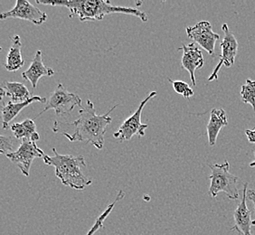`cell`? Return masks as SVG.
<instances>
[{
	"label": "cell",
	"instance_id": "obj_1",
	"mask_svg": "<svg viewBox=\"0 0 255 235\" xmlns=\"http://www.w3.org/2000/svg\"><path fill=\"white\" fill-rule=\"evenodd\" d=\"M117 107L118 105H115L105 114L97 115L94 103L88 100L85 107L79 111L76 120L72 122L54 121L52 129L54 133L64 135L71 142L89 143L98 149H103L105 133L113 121L110 114Z\"/></svg>",
	"mask_w": 255,
	"mask_h": 235
},
{
	"label": "cell",
	"instance_id": "obj_2",
	"mask_svg": "<svg viewBox=\"0 0 255 235\" xmlns=\"http://www.w3.org/2000/svg\"><path fill=\"white\" fill-rule=\"evenodd\" d=\"M36 4L54 6H64L70 11V18L78 17L82 22L102 21L104 16L111 14H125L138 17L142 22H147V15L137 8L128 6L113 5L110 1L104 0H63V1H40Z\"/></svg>",
	"mask_w": 255,
	"mask_h": 235
},
{
	"label": "cell",
	"instance_id": "obj_3",
	"mask_svg": "<svg viewBox=\"0 0 255 235\" xmlns=\"http://www.w3.org/2000/svg\"><path fill=\"white\" fill-rule=\"evenodd\" d=\"M54 156L44 155V164L54 167L55 176L59 178L62 184L75 190H84L93 184V180L84 175L83 168L86 167L83 156L61 155L55 147H53Z\"/></svg>",
	"mask_w": 255,
	"mask_h": 235
},
{
	"label": "cell",
	"instance_id": "obj_4",
	"mask_svg": "<svg viewBox=\"0 0 255 235\" xmlns=\"http://www.w3.org/2000/svg\"><path fill=\"white\" fill-rule=\"evenodd\" d=\"M209 167L211 169V175L209 176V196L215 198L219 193L224 192L230 200H237L239 198V191L237 187L239 177L231 174L229 162L210 165Z\"/></svg>",
	"mask_w": 255,
	"mask_h": 235
},
{
	"label": "cell",
	"instance_id": "obj_5",
	"mask_svg": "<svg viewBox=\"0 0 255 235\" xmlns=\"http://www.w3.org/2000/svg\"><path fill=\"white\" fill-rule=\"evenodd\" d=\"M76 106L82 107V99L77 94L70 93L63 84H59L51 93L45 108L37 115V117H40L49 110H54L57 116H62L72 113Z\"/></svg>",
	"mask_w": 255,
	"mask_h": 235
},
{
	"label": "cell",
	"instance_id": "obj_6",
	"mask_svg": "<svg viewBox=\"0 0 255 235\" xmlns=\"http://www.w3.org/2000/svg\"><path fill=\"white\" fill-rule=\"evenodd\" d=\"M157 95L156 92L149 93L147 98L144 99L141 103L139 104L138 108L135 113L121 125L118 130L113 133V137L120 141H127L130 140L133 136L137 135L139 137L145 136V130L148 127L147 124L141 122V113L143 109L145 108V105L147 104L151 99L155 98Z\"/></svg>",
	"mask_w": 255,
	"mask_h": 235
},
{
	"label": "cell",
	"instance_id": "obj_7",
	"mask_svg": "<svg viewBox=\"0 0 255 235\" xmlns=\"http://www.w3.org/2000/svg\"><path fill=\"white\" fill-rule=\"evenodd\" d=\"M5 157L18 167L24 176H29L32 163L35 158H44V153L36 146V142L24 139L16 150Z\"/></svg>",
	"mask_w": 255,
	"mask_h": 235
},
{
	"label": "cell",
	"instance_id": "obj_8",
	"mask_svg": "<svg viewBox=\"0 0 255 235\" xmlns=\"http://www.w3.org/2000/svg\"><path fill=\"white\" fill-rule=\"evenodd\" d=\"M222 30L224 32V39L222 40L221 46L222 53L220 55V61L214 69L211 75L208 77V81L212 82L218 78V73L220 72L222 66L225 65L227 68L232 67L236 62V54L238 52L239 44L236 39L234 33L229 29V26L227 24L222 25Z\"/></svg>",
	"mask_w": 255,
	"mask_h": 235
},
{
	"label": "cell",
	"instance_id": "obj_9",
	"mask_svg": "<svg viewBox=\"0 0 255 235\" xmlns=\"http://www.w3.org/2000/svg\"><path fill=\"white\" fill-rule=\"evenodd\" d=\"M47 17L48 16L45 12L32 5L29 1L26 0H17L14 8L0 14L1 20L19 18L29 21L36 25L44 24Z\"/></svg>",
	"mask_w": 255,
	"mask_h": 235
},
{
	"label": "cell",
	"instance_id": "obj_10",
	"mask_svg": "<svg viewBox=\"0 0 255 235\" xmlns=\"http://www.w3.org/2000/svg\"><path fill=\"white\" fill-rule=\"evenodd\" d=\"M187 34L190 39L206 50L207 54H215L216 42L220 39V35L213 31L210 22L200 21L193 26H188Z\"/></svg>",
	"mask_w": 255,
	"mask_h": 235
},
{
	"label": "cell",
	"instance_id": "obj_11",
	"mask_svg": "<svg viewBox=\"0 0 255 235\" xmlns=\"http://www.w3.org/2000/svg\"><path fill=\"white\" fill-rule=\"evenodd\" d=\"M247 192L248 183H246L244 185L241 202L234 212L235 225L231 230L235 231L238 235H253L251 228L252 226H255V223L252 220V212L247 206Z\"/></svg>",
	"mask_w": 255,
	"mask_h": 235
},
{
	"label": "cell",
	"instance_id": "obj_12",
	"mask_svg": "<svg viewBox=\"0 0 255 235\" xmlns=\"http://www.w3.org/2000/svg\"><path fill=\"white\" fill-rule=\"evenodd\" d=\"M177 50L183 51L181 64L182 67L186 69L190 74L192 84L193 86H196V71L197 69H200L204 66L205 60L203 56L201 50L195 45V43L189 44H183L181 47L177 48Z\"/></svg>",
	"mask_w": 255,
	"mask_h": 235
},
{
	"label": "cell",
	"instance_id": "obj_13",
	"mask_svg": "<svg viewBox=\"0 0 255 235\" xmlns=\"http://www.w3.org/2000/svg\"><path fill=\"white\" fill-rule=\"evenodd\" d=\"M54 71L52 68L46 67L43 62V53L41 50H38L35 54L32 63L30 64L29 68L22 73L23 78L28 81L32 84V87L35 89L41 77L43 76H53Z\"/></svg>",
	"mask_w": 255,
	"mask_h": 235
},
{
	"label": "cell",
	"instance_id": "obj_14",
	"mask_svg": "<svg viewBox=\"0 0 255 235\" xmlns=\"http://www.w3.org/2000/svg\"><path fill=\"white\" fill-rule=\"evenodd\" d=\"M34 103H46L47 100L44 97L33 96L28 101L24 103H15L9 102L6 105H3L1 108L2 113V127L4 129L9 127V123L19 114L25 107Z\"/></svg>",
	"mask_w": 255,
	"mask_h": 235
},
{
	"label": "cell",
	"instance_id": "obj_15",
	"mask_svg": "<svg viewBox=\"0 0 255 235\" xmlns=\"http://www.w3.org/2000/svg\"><path fill=\"white\" fill-rule=\"evenodd\" d=\"M228 124V118L226 112L223 109H212L210 118L206 127L208 142L210 146L216 145L217 137L222 127H226Z\"/></svg>",
	"mask_w": 255,
	"mask_h": 235
},
{
	"label": "cell",
	"instance_id": "obj_16",
	"mask_svg": "<svg viewBox=\"0 0 255 235\" xmlns=\"http://www.w3.org/2000/svg\"><path fill=\"white\" fill-rule=\"evenodd\" d=\"M5 87L1 88V100L4 96L9 97L10 102L15 103H24L31 97L28 89L25 84L16 82H5Z\"/></svg>",
	"mask_w": 255,
	"mask_h": 235
},
{
	"label": "cell",
	"instance_id": "obj_17",
	"mask_svg": "<svg viewBox=\"0 0 255 235\" xmlns=\"http://www.w3.org/2000/svg\"><path fill=\"white\" fill-rule=\"evenodd\" d=\"M10 128L14 134V137L17 139H26L33 142H36L40 139L39 134L36 130V125L31 118H26L22 122L13 123Z\"/></svg>",
	"mask_w": 255,
	"mask_h": 235
},
{
	"label": "cell",
	"instance_id": "obj_18",
	"mask_svg": "<svg viewBox=\"0 0 255 235\" xmlns=\"http://www.w3.org/2000/svg\"><path fill=\"white\" fill-rule=\"evenodd\" d=\"M22 44L19 35L15 34L12 37V45L5 59V68L8 72H16L22 68L25 64V60L23 59L21 53Z\"/></svg>",
	"mask_w": 255,
	"mask_h": 235
},
{
	"label": "cell",
	"instance_id": "obj_19",
	"mask_svg": "<svg viewBox=\"0 0 255 235\" xmlns=\"http://www.w3.org/2000/svg\"><path fill=\"white\" fill-rule=\"evenodd\" d=\"M124 197H125V192H123V190H120L118 195L116 196V198L114 199V201H113L111 205H109V206H107V208L105 209V211L103 212L101 216H99L98 217H97V219L95 221L94 226L89 230L86 235H94V234H95L97 231L100 230L101 228H103L104 221L107 219V217H109L110 214L113 212V208H114L115 205H116L119 201H121L122 199H123Z\"/></svg>",
	"mask_w": 255,
	"mask_h": 235
},
{
	"label": "cell",
	"instance_id": "obj_20",
	"mask_svg": "<svg viewBox=\"0 0 255 235\" xmlns=\"http://www.w3.org/2000/svg\"><path fill=\"white\" fill-rule=\"evenodd\" d=\"M241 97L246 104H250L255 113V81L247 79L246 84L242 86Z\"/></svg>",
	"mask_w": 255,
	"mask_h": 235
},
{
	"label": "cell",
	"instance_id": "obj_21",
	"mask_svg": "<svg viewBox=\"0 0 255 235\" xmlns=\"http://www.w3.org/2000/svg\"><path fill=\"white\" fill-rule=\"evenodd\" d=\"M168 82L171 83L174 91L182 95L184 98L190 99L194 95L193 89L187 83L182 81H173L170 78H168Z\"/></svg>",
	"mask_w": 255,
	"mask_h": 235
},
{
	"label": "cell",
	"instance_id": "obj_22",
	"mask_svg": "<svg viewBox=\"0 0 255 235\" xmlns=\"http://www.w3.org/2000/svg\"><path fill=\"white\" fill-rule=\"evenodd\" d=\"M16 142H17V138H15V137L1 135L0 136V153L6 156L7 154L15 151L14 148Z\"/></svg>",
	"mask_w": 255,
	"mask_h": 235
},
{
	"label": "cell",
	"instance_id": "obj_23",
	"mask_svg": "<svg viewBox=\"0 0 255 235\" xmlns=\"http://www.w3.org/2000/svg\"><path fill=\"white\" fill-rule=\"evenodd\" d=\"M246 135L249 142L255 143V129H246Z\"/></svg>",
	"mask_w": 255,
	"mask_h": 235
},
{
	"label": "cell",
	"instance_id": "obj_24",
	"mask_svg": "<svg viewBox=\"0 0 255 235\" xmlns=\"http://www.w3.org/2000/svg\"><path fill=\"white\" fill-rule=\"evenodd\" d=\"M247 198L253 203L255 213V189H250V190H248V192H247ZM254 223H255V220L254 221Z\"/></svg>",
	"mask_w": 255,
	"mask_h": 235
},
{
	"label": "cell",
	"instance_id": "obj_25",
	"mask_svg": "<svg viewBox=\"0 0 255 235\" xmlns=\"http://www.w3.org/2000/svg\"><path fill=\"white\" fill-rule=\"evenodd\" d=\"M250 167H255V161L252 162V163H251Z\"/></svg>",
	"mask_w": 255,
	"mask_h": 235
}]
</instances>
